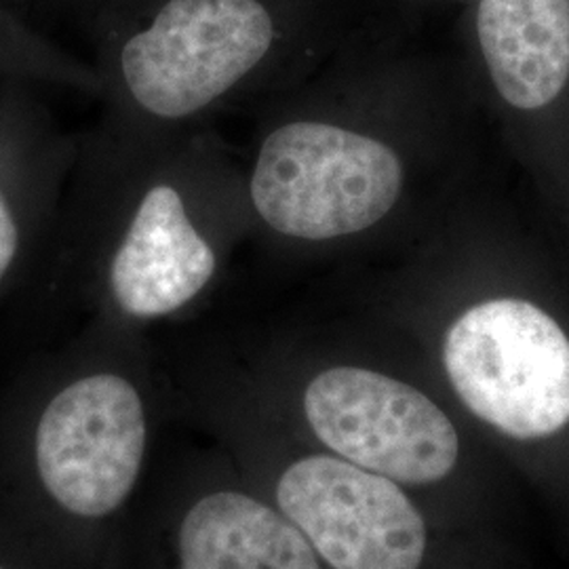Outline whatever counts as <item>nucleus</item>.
Wrapping results in <instances>:
<instances>
[{
  "label": "nucleus",
  "mask_w": 569,
  "mask_h": 569,
  "mask_svg": "<svg viewBox=\"0 0 569 569\" xmlns=\"http://www.w3.org/2000/svg\"><path fill=\"white\" fill-rule=\"evenodd\" d=\"M190 171L161 152V138L103 129L84 136L63 211V262L89 321L142 333L197 302L222 253L192 201Z\"/></svg>",
  "instance_id": "f03ea898"
},
{
  "label": "nucleus",
  "mask_w": 569,
  "mask_h": 569,
  "mask_svg": "<svg viewBox=\"0 0 569 569\" xmlns=\"http://www.w3.org/2000/svg\"><path fill=\"white\" fill-rule=\"evenodd\" d=\"M0 81L72 89L100 98L102 82L91 61L49 41L16 7L0 0Z\"/></svg>",
  "instance_id": "9b49d317"
},
{
  "label": "nucleus",
  "mask_w": 569,
  "mask_h": 569,
  "mask_svg": "<svg viewBox=\"0 0 569 569\" xmlns=\"http://www.w3.org/2000/svg\"><path fill=\"white\" fill-rule=\"evenodd\" d=\"M403 164L387 143L326 122H287L258 150L247 197L274 232L329 241L387 218Z\"/></svg>",
  "instance_id": "20e7f679"
},
{
  "label": "nucleus",
  "mask_w": 569,
  "mask_h": 569,
  "mask_svg": "<svg viewBox=\"0 0 569 569\" xmlns=\"http://www.w3.org/2000/svg\"><path fill=\"white\" fill-rule=\"evenodd\" d=\"M0 569H16V568H13V566H11V563H9V561H7V559H2V557H0Z\"/></svg>",
  "instance_id": "4468645a"
},
{
  "label": "nucleus",
  "mask_w": 569,
  "mask_h": 569,
  "mask_svg": "<svg viewBox=\"0 0 569 569\" xmlns=\"http://www.w3.org/2000/svg\"><path fill=\"white\" fill-rule=\"evenodd\" d=\"M443 366L462 403L512 439L569 425V338L542 308L500 298L449 327Z\"/></svg>",
  "instance_id": "39448f33"
},
{
  "label": "nucleus",
  "mask_w": 569,
  "mask_h": 569,
  "mask_svg": "<svg viewBox=\"0 0 569 569\" xmlns=\"http://www.w3.org/2000/svg\"><path fill=\"white\" fill-rule=\"evenodd\" d=\"M319 441L397 483L446 479L460 458L458 430L425 392L363 367H331L305 392Z\"/></svg>",
  "instance_id": "423d86ee"
},
{
  "label": "nucleus",
  "mask_w": 569,
  "mask_h": 569,
  "mask_svg": "<svg viewBox=\"0 0 569 569\" xmlns=\"http://www.w3.org/2000/svg\"><path fill=\"white\" fill-rule=\"evenodd\" d=\"M477 34L498 93L515 108L552 102L569 81V0H481Z\"/></svg>",
  "instance_id": "9d476101"
},
{
  "label": "nucleus",
  "mask_w": 569,
  "mask_h": 569,
  "mask_svg": "<svg viewBox=\"0 0 569 569\" xmlns=\"http://www.w3.org/2000/svg\"><path fill=\"white\" fill-rule=\"evenodd\" d=\"M154 435L142 333L89 321L0 399V557L112 569Z\"/></svg>",
  "instance_id": "f257e3e1"
},
{
  "label": "nucleus",
  "mask_w": 569,
  "mask_h": 569,
  "mask_svg": "<svg viewBox=\"0 0 569 569\" xmlns=\"http://www.w3.org/2000/svg\"><path fill=\"white\" fill-rule=\"evenodd\" d=\"M20 84H26V82L0 81V129H2V122L11 110V103L16 100V93L20 89Z\"/></svg>",
  "instance_id": "f8f14e48"
},
{
  "label": "nucleus",
  "mask_w": 569,
  "mask_h": 569,
  "mask_svg": "<svg viewBox=\"0 0 569 569\" xmlns=\"http://www.w3.org/2000/svg\"><path fill=\"white\" fill-rule=\"evenodd\" d=\"M70 2H82L87 9L93 11V18L98 20L103 11H106L110 4H114L117 0H70Z\"/></svg>",
  "instance_id": "ddd939ff"
},
{
  "label": "nucleus",
  "mask_w": 569,
  "mask_h": 569,
  "mask_svg": "<svg viewBox=\"0 0 569 569\" xmlns=\"http://www.w3.org/2000/svg\"><path fill=\"white\" fill-rule=\"evenodd\" d=\"M100 129L161 138L224 100L270 53L277 30L262 0H117L96 20Z\"/></svg>",
  "instance_id": "7ed1b4c3"
},
{
  "label": "nucleus",
  "mask_w": 569,
  "mask_h": 569,
  "mask_svg": "<svg viewBox=\"0 0 569 569\" xmlns=\"http://www.w3.org/2000/svg\"><path fill=\"white\" fill-rule=\"evenodd\" d=\"M167 569H321L305 533L264 498L216 486L186 500L169 533Z\"/></svg>",
  "instance_id": "1a4fd4ad"
},
{
  "label": "nucleus",
  "mask_w": 569,
  "mask_h": 569,
  "mask_svg": "<svg viewBox=\"0 0 569 569\" xmlns=\"http://www.w3.org/2000/svg\"><path fill=\"white\" fill-rule=\"evenodd\" d=\"M81 140L20 84L0 129V300L20 283L60 220Z\"/></svg>",
  "instance_id": "6e6552de"
},
{
  "label": "nucleus",
  "mask_w": 569,
  "mask_h": 569,
  "mask_svg": "<svg viewBox=\"0 0 569 569\" xmlns=\"http://www.w3.org/2000/svg\"><path fill=\"white\" fill-rule=\"evenodd\" d=\"M274 507L331 569H420L427 557V523L406 491L340 456L287 465Z\"/></svg>",
  "instance_id": "0eeeda50"
}]
</instances>
